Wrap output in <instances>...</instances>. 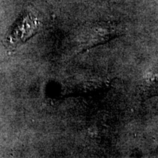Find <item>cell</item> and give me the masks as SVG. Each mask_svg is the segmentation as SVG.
Here are the masks:
<instances>
[{
    "instance_id": "obj_1",
    "label": "cell",
    "mask_w": 158,
    "mask_h": 158,
    "mask_svg": "<svg viewBox=\"0 0 158 158\" xmlns=\"http://www.w3.org/2000/svg\"><path fill=\"white\" fill-rule=\"evenodd\" d=\"M38 27V22L35 18L30 15H25L13 30L10 40L12 43L24 42L35 35Z\"/></svg>"
}]
</instances>
